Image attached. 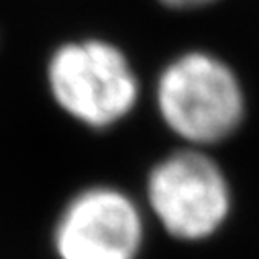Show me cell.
I'll return each instance as SVG.
<instances>
[{
	"mask_svg": "<svg viewBox=\"0 0 259 259\" xmlns=\"http://www.w3.org/2000/svg\"><path fill=\"white\" fill-rule=\"evenodd\" d=\"M155 104L167 131L198 149L231 139L247 114L239 76L208 51L174 57L157 78Z\"/></svg>",
	"mask_w": 259,
	"mask_h": 259,
	"instance_id": "cell-1",
	"label": "cell"
},
{
	"mask_svg": "<svg viewBox=\"0 0 259 259\" xmlns=\"http://www.w3.org/2000/svg\"><path fill=\"white\" fill-rule=\"evenodd\" d=\"M45 78L59 110L94 131L122 122L139 100V80L126 53L104 39L59 45L47 61Z\"/></svg>",
	"mask_w": 259,
	"mask_h": 259,
	"instance_id": "cell-2",
	"label": "cell"
},
{
	"mask_svg": "<svg viewBox=\"0 0 259 259\" xmlns=\"http://www.w3.org/2000/svg\"><path fill=\"white\" fill-rule=\"evenodd\" d=\"M145 200L171 239L202 243L227 225L233 210V190L227 174L206 149L186 147L149 169Z\"/></svg>",
	"mask_w": 259,
	"mask_h": 259,
	"instance_id": "cell-3",
	"label": "cell"
},
{
	"mask_svg": "<svg viewBox=\"0 0 259 259\" xmlns=\"http://www.w3.org/2000/svg\"><path fill=\"white\" fill-rule=\"evenodd\" d=\"M145 223L139 204L114 186H88L61 208L51 245L57 259H139Z\"/></svg>",
	"mask_w": 259,
	"mask_h": 259,
	"instance_id": "cell-4",
	"label": "cell"
},
{
	"mask_svg": "<svg viewBox=\"0 0 259 259\" xmlns=\"http://www.w3.org/2000/svg\"><path fill=\"white\" fill-rule=\"evenodd\" d=\"M159 3L174 11H192V9L208 7V5L217 3V0H159Z\"/></svg>",
	"mask_w": 259,
	"mask_h": 259,
	"instance_id": "cell-5",
	"label": "cell"
}]
</instances>
